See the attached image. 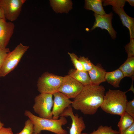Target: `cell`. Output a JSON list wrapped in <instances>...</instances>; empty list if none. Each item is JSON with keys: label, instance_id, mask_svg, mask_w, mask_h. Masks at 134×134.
Masks as SVG:
<instances>
[{"label": "cell", "instance_id": "18", "mask_svg": "<svg viewBox=\"0 0 134 134\" xmlns=\"http://www.w3.org/2000/svg\"><path fill=\"white\" fill-rule=\"evenodd\" d=\"M102 0H85L84 7L93 11L96 14L103 15L106 13L102 6Z\"/></svg>", "mask_w": 134, "mask_h": 134}, {"label": "cell", "instance_id": "34", "mask_svg": "<svg viewBox=\"0 0 134 134\" xmlns=\"http://www.w3.org/2000/svg\"><path fill=\"white\" fill-rule=\"evenodd\" d=\"M81 134H88L86 133H82ZM90 134H91V133Z\"/></svg>", "mask_w": 134, "mask_h": 134}, {"label": "cell", "instance_id": "29", "mask_svg": "<svg viewBox=\"0 0 134 134\" xmlns=\"http://www.w3.org/2000/svg\"><path fill=\"white\" fill-rule=\"evenodd\" d=\"M0 134H13L11 128L3 127L0 130Z\"/></svg>", "mask_w": 134, "mask_h": 134}, {"label": "cell", "instance_id": "32", "mask_svg": "<svg viewBox=\"0 0 134 134\" xmlns=\"http://www.w3.org/2000/svg\"><path fill=\"white\" fill-rule=\"evenodd\" d=\"M126 1L128 2L131 6H134V0H126Z\"/></svg>", "mask_w": 134, "mask_h": 134}, {"label": "cell", "instance_id": "23", "mask_svg": "<svg viewBox=\"0 0 134 134\" xmlns=\"http://www.w3.org/2000/svg\"><path fill=\"white\" fill-rule=\"evenodd\" d=\"M78 60L81 64L84 70L87 72L90 70L94 65L87 57L80 56L78 58Z\"/></svg>", "mask_w": 134, "mask_h": 134}, {"label": "cell", "instance_id": "7", "mask_svg": "<svg viewBox=\"0 0 134 134\" xmlns=\"http://www.w3.org/2000/svg\"><path fill=\"white\" fill-rule=\"evenodd\" d=\"M26 1V0H0V6L6 20L12 22L16 20Z\"/></svg>", "mask_w": 134, "mask_h": 134}, {"label": "cell", "instance_id": "3", "mask_svg": "<svg viewBox=\"0 0 134 134\" xmlns=\"http://www.w3.org/2000/svg\"><path fill=\"white\" fill-rule=\"evenodd\" d=\"M127 92L109 89L105 94L101 108L107 113L120 116L125 112Z\"/></svg>", "mask_w": 134, "mask_h": 134}, {"label": "cell", "instance_id": "14", "mask_svg": "<svg viewBox=\"0 0 134 134\" xmlns=\"http://www.w3.org/2000/svg\"><path fill=\"white\" fill-rule=\"evenodd\" d=\"M88 72L92 85H100L101 83L106 81L105 76L106 72L100 64L94 65Z\"/></svg>", "mask_w": 134, "mask_h": 134}, {"label": "cell", "instance_id": "21", "mask_svg": "<svg viewBox=\"0 0 134 134\" xmlns=\"http://www.w3.org/2000/svg\"><path fill=\"white\" fill-rule=\"evenodd\" d=\"M91 134H120L118 131L113 130L111 126L101 125L97 130H94Z\"/></svg>", "mask_w": 134, "mask_h": 134}, {"label": "cell", "instance_id": "6", "mask_svg": "<svg viewBox=\"0 0 134 134\" xmlns=\"http://www.w3.org/2000/svg\"><path fill=\"white\" fill-rule=\"evenodd\" d=\"M53 95L51 94L41 93L35 98V103L33 108L34 112L39 117L47 119H52Z\"/></svg>", "mask_w": 134, "mask_h": 134}, {"label": "cell", "instance_id": "1", "mask_svg": "<svg viewBox=\"0 0 134 134\" xmlns=\"http://www.w3.org/2000/svg\"><path fill=\"white\" fill-rule=\"evenodd\" d=\"M105 91L104 87L101 85L84 86L80 93L73 99L71 105L84 114L93 115L102 104Z\"/></svg>", "mask_w": 134, "mask_h": 134}, {"label": "cell", "instance_id": "16", "mask_svg": "<svg viewBox=\"0 0 134 134\" xmlns=\"http://www.w3.org/2000/svg\"><path fill=\"white\" fill-rule=\"evenodd\" d=\"M68 75L82 84L84 86L91 85V80L87 72L71 69Z\"/></svg>", "mask_w": 134, "mask_h": 134}, {"label": "cell", "instance_id": "28", "mask_svg": "<svg viewBox=\"0 0 134 134\" xmlns=\"http://www.w3.org/2000/svg\"><path fill=\"white\" fill-rule=\"evenodd\" d=\"M10 52L8 48H0V71L5 58Z\"/></svg>", "mask_w": 134, "mask_h": 134}, {"label": "cell", "instance_id": "10", "mask_svg": "<svg viewBox=\"0 0 134 134\" xmlns=\"http://www.w3.org/2000/svg\"><path fill=\"white\" fill-rule=\"evenodd\" d=\"M94 15L95 21L91 30L92 31L97 27L100 28L102 29H105L108 32L112 39H115L117 33L114 29L112 24L113 13L111 12L109 13H106L102 15L94 13Z\"/></svg>", "mask_w": 134, "mask_h": 134}, {"label": "cell", "instance_id": "31", "mask_svg": "<svg viewBox=\"0 0 134 134\" xmlns=\"http://www.w3.org/2000/svg\"><path fill=\"white\" fill-rule=\"evenodd\" d=\"M0 18H2V19H5V18L4 15L3 14V11L0 6Z\"/></svg>", "mask_w": 134, "mask_h": 134}, {"label": "cell", "instance_id": "19", "mask_svg": "<svg viewBox=\"0 0 134 134\" xmlns=\"http://www.w3.org/2000/svg\"><path fill=\"white\" fill-rule=\"evenodd\" d=\"M119 68L123 72L124 77H130L133 81L134 78V57L127 58Z\"/></svg>", "mask_w": 134, "mask_h": 134}, {"label": "cell", "instance_id": "24", "mask_svg": "<svg viewBox=\"0 0 134 134\" xmlns=\"http://www.w3.org/2000/svg\"><path fill=\"white\" fill-rule=\"evenodd\" d=\"M126 2L125 0H102V2L104 6L111 5L112 7H124Z\"/></svg>", "mask_w": 134, "mask_h": 134}, {"label": "cell", "instance_id": "8", "mask_svg": "<svg viewBox=\"0 0 134 134\" xmlns=\"http://www.w3.org/2000/svg\"><path fill=\"white\" fill-rule=\"evenodd\" d=\"M84 86L68 75L63 77L62 83L58 91L69 98L74 99L80 93Z\"/></svg>", "mask_w": 134, "mask_h": 134}, {"label": "cell", "instance_id": "9", "mask_svg": "<svg viewBox=\"0 0 134 134\" xmlns=\"http://www.w3.org/2000/svg\"><path fill=\"white\" fill-rule=\"evenodd\" d=\"M54 97L52 110V119H57L65 109L71 105L72 101L62 93L57 92L53 94Z\"/></svg>", "mask_w": 134, "mask_h": 134}, {"label": "cell", "instance_id": "25", "mask_svg": "<svg viewBox=\"0 0 134 134\" xmlns=\"http://www.w3.org/2000/svg\"><path fill=\"white\" fill-rule=\"evenodd\" d=\"M75 68L77 70H84L83 67L80 62L78 60V58L75 54L68 52Z\"/></svg>", "mask_w": 134, "mask_h": 134}, {"label": "cell", "instance_id": "26", "mask_svg": "<svg viewBox=\"0 0 134 134\" xmlns=\"http://www.w3.org/2000/svg\"><path fill=\"white\" fill-rule=\"evenodd\" d=\"M126 51L127 54V58L134 57V39H130V42L125 47Z\"/></svg>", "mask_w": 134, "mask_h": 134}, {"label": "cell", "instance_id": "2", "mask_svg": "<svg viewBox=\"0 0 134 134\" xmlns=\"http://www.w3.org/2000/svg\"><path fill=\"white\" fill-rule=\"evenodd\" d=\"M25 115L29 117L34 124L33 134H40L43 130L56 134H67V131L62 127L67 122L65 117L60 116V118L57 119L44 118L36 116L27 110L25 111Z\"/></svg>", "mask_w": 134, "mask_h": 134}, {"label": "cell", "instance_id": "20", "mask_svg": "<svg viewBox=\"0 0 134 134\" xmlns=\"http://www.w3.org/2000/svg\"><path fill=\"white\" fill-rule=\"evenodd\" d=\"M120 116L117 126L120 134H121L134 123V118L126 112Z\"/></svg>", "mask_w": 134, "mask_h": 134}, {"label": "cell", "instance_id": "27", "mask_svg": "<svg viewBox=\"0 0 134 134\" xmlns=\"http://www.w3.org/2000/svg\"><path fill=\"white\" fill-rule=\"evenodd\" d=\"M126 113L134 118V99L127 101L126 104L125 110Z\"/></svg>", "mask_w": 134, "mask_h": 134}, {"label": "cell", "instance_id": "12", "mask_svg": "<svg viewBox=\"0 0 134 134\" xmlns=\"http://www.w3.org/2000/svg\"><path fill=\"white\" fill-rule=\"evenodd\" d=\"M15 25L12 22L0 18V48H6L14 32Z\"/></svg>", "mask_w": 134, "mask_h": 134}, {"label": "cell", "instance_id": "4", "mask_svg": "<svg viewBox=\"0 0 134 134\" xmlns=\"http://www.w3.org/2000/svg\"><path fill=\"white\" fill-rule=\"evenodd\" d=\"M29 46L21 43L18 45L5 58L0 71V77H4L13 70L17 66Z\"/></svg>", "mask_w": 134, "mask_h": 134}, {"label": "cell", "instance_id": "17", "mask_svg": "<svg viewBox=\"0 0 134 134\" xmlns=\"http://www.w3.org/2000/svg\"><path fill=\"white\" fill-rule=\"evenodd\" d=\"M124 77L121 71L119 68L113 71L106 72L105 79V81L114 87H120L121 80Z\"/></svg>", "mask_w": 134, "mask_h": 134}, {"label": "cell", "instance_id": "22", "mask_svg": "<svg viewBox=\"0 0 134 134\" xmlns=\"http://www.w3.org/2000/svg\"><path fill=\"white\" fill-rule=\"evenodd\" d=\"M24 127L19 133L15 134H33L34 132V124L29 119L26 121Z\"/></svg>", "mask_w": 134, "mask_h": 134}, {"label": "cell", "instance_id": "30", "mask_svg": "<svg viewBox=\"0 0 134 134\" xmlns=\"http://www.w3.org/2000/svg\"><path fill=\"white\" fill-rule=\"evenodd\" d=\"M121 134H134V123Z\"/></svg>", "mask_w": 134, "mask_h": 134}, {"label": "cell", "instance_id": "15", "mask_svg": "<svg viewBox=\"0 0 134 134\" xmlns=\"http://www.w3.org/2000/svg\"><path fill=\"white\" fill-rule=\"evenodd\" d=\"M50 3L56 13H67L72 8V3L70 0H50Z\"/></svg>", "mask_w": 134, "mask_h": 134}, {"label": "cell", "instance_id": "11", "mask_svg": "<svg viewBox=\"0 0 134 134\" xmlns=\"http://www.w3.org/2000/svg\"><path fill=\"white\" fill-rule=\"evenodd\" d=\"M61 116L71 118L72 123L69 129L70 134H81L85 129L86 126L83 118L79 117L77 114H74L71 105L65 109Z\"/></svg>", "mask_w": 134, "mask_h": 134}, {"label": "cell", "instance_id": "33", "mask_svg": "<svg viewBox=\"0 0 134 134\" xmlns=\"http://www.w3.org/2000/svg\"><path fill=\"white\" fill-rule=\"evenodd\" d=\"M4 126V124L0 121V130Z\"/></svg>", "mask_w": 134, "mask_h": 134}, {"label": "cell", "instance_id": "5", "mask_svg": "<svg viewBox=\"0 0 134 134\" xmlns=\"http://www.w3.org/2000/svg\"><path fill=\"white\" fill-rule=\"evenodd\" d=\"M63 77L46 72L39 79L37 86L40 93L53 94L58 91L63 80Z\"/></svg>", "mask_w": 134, "mask_h": 134}, {"label": "cell", "instance_id": "13", "mask_svg": "<svg viewBox=\"0 0 134 134\" xmlns=\"http://www.w3.org/2000/svg\"><path fill=\"white\" fill-rule=\"evenodd\" d=\"M112 9L119 16L123 25L129 30L130 38L134 37V19L128 15L123 7H112Z\"/></svg>", "mask_w": 134, "mask_h": 134}]
</instances>
